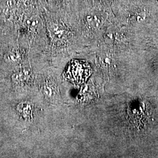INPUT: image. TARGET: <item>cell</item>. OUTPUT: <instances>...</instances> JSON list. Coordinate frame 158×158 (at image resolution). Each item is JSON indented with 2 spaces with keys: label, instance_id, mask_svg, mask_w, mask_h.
<instances>
[{
  "label": "cell",
  "instance_id": "cell-1",
  "mask_svg": "<svg viewBox=\"0 0 158 158\" xmlns=\"http://www.w3.org/2000/svg\"><path fill=\"white\" fill-rule=\"evenodd\" d=\"M37 88L8 89L0 94V125L11 153H34V142L40 130L41 100Z\"/></svg>",
  "mask_w": 158,
  "mask_h": 158
},
{
  "label": "cell",
  "instance_id": "cell-2",
  "mask_svg": "<svg viewBox=\"0 0 158 158\" xmlns=\"http://www.w3.org/2000/svg\"><path fill=\"white\" fill-rule=\"evenodd\" d=\"M39 61L40 56L32 57L17 68L6 70V90H25L37 88Z\"/></svg>",
  "mask_w": 158,
  "mask_h": 158
},
{
  "label": "cell",
  "instance_id": "cell-3",
  "mask_svg": "<svg viewBox=\"0 0 158 158\" xmlns=\"http://www.w3.org/2000/svg\"><path fill=\"white\" fill-rule=\"evenodd\" d=\"M91 73V69L87 63L83 60H73L66 69L64 77L73 84L81 85L88 79Z\"/></svg>",
  "mask_w": 158,
  "mask_h": 158
},
{
  "label": "cell",
  "instance_id": "cell-4",
  "mask_svg": "<svg viewBox=\"0 0 158 158\" xmlns=\"http://www.w3.org/2000/svg\"><path fill=\"white\" fill-rule=\"evenodd\" d=\"M6 70L0 65V94L6 90Z\"/></svg>",
  "mask_w": 158,
  "mask_h": 158
},
{
  "label": "cell",
  "instance_id": "cell-5",
  "mask_svg": "<svg viewBox=\"0 0 158 158\" xmlns=\"http://www.w3.org/2000/svg\"><path fill=\"white\" fill-rule=\"evenodd\" d=\"M6 139L5 136L4 135V134L2 132V128L0 125V157L1 156H5V153L6 151Z\"/></svg>",
  "mask_w": 158,
  "mask_h": 158
}]
</instances>
